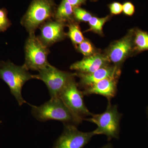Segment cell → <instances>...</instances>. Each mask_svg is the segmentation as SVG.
<instances>
[{"mask_svg":"<svg viewBox=\"0 0 148 148\" xmlns=\"http://www.w3.org/2000/svg\"><path fill=\"white\" fill-rule=\"evenodd\" d=\"M56 8L54 0H32L21 24L29 34L35 33L42 24L54 18Z\"/></svg>","mask_w":148,"mask_h":148,"instance_id":"obj_3","label":"cell"},{"mask_svg":"<svg viewBox=\"0 0 148 148\" xmlns=\"http://www.w3.org/2000/svg\"><path fill=\"white\" fill-rule=\"evenodd\" d=\"M109 18V16L103 18H98L95 16H92L88 21L90 29L88 31H93L99 34L102 33L103 26Z\"/></svg>","mask_w":148,"mask_h":148,"instance_id":"obj_17","label":"cell"},{"mask_svg":"<svg viewBox=\"0 0 148 148\" xmlns=\"http://www.w3.org/2000/svg\"><path fill=\"white\" fill-rule=\"evenodd\" d=\"M84 95L74 78L61 91L59 97L73 113L84 119L85 116L92 115L85 105Z\"/></svg>","mask_w":148,"mask_h":148,"instance_id":"obj_7","label":"cell"},{"mask_svg":"<svg viewBox=\"0 0 148 148\" xmlns=\"http://www.w3.org/2000/svg\"><path fill=\"white\" fill-rule=\"evenodd\" d=\"M74 16L77 20L83 22H88L92 18V14L85 10L79 7L74 8Z\"/></svg>","mask_w":148,"mask_h":148,"instance_id":"obj_18","label":"cell"},{"mask_svg":"<svg viewBox=\"0 0 148 148\" xmlns=\"http://www.w3.org/2000/svg\"><path fill=\"white\" fill-rule=\"evenodd\" d=\"M147 116H148V106L147 108Z\"/></svg>","mask_w":148,"mask_h":148,"instance_id":"obj_25","label":"cell"},{"mask_svg":"<svg viewBox=\"0 0 148 148\" xmlns=\"http://www.w3.org/2000/svg\"><path fill=\"white\" fill-rule=\"evenodd\" d=\"M135 6L131 2H125L123 4V12L125 15L132 16L135 12Z\"/></svg>","mask_w":148,"mask_h":148,"instance_id":"obj_21","label":"cell"},{"mask_svg":"<svg viewBox=\"0 0 148 148\" xmlns=\"http://www.w3.org/2000/svg\"><path fill=\"white\" fill-rule=\"evenodd\" d=\"M108 61V57H104L101 54H94L86 57L81 61L74 63L71 66L70 69L79 73H91L107 66Z\"/></svg>","mask_w":148,"mask_h":148,"instance_id":"obj_12","label":"cell"},{"mask_svg":"<svg viewBox=\"0 0 148 148\" xmlns=\"http://www.w3.org/2000/svg\"><path fill=\"white\" fill-rule=\"evenodd\" d=\"M32 115L40 122L53 120L61 121L64 125L77 126L84 120L73 113L60 97L51 98L41 106H32Z\"/></svg>","mask_w":148,"mask_h":148,"instance_id":"obj_1","label":"cell"},{"mask_svg":"<svg viewBox=\"0 0 148 148\" xmlns=\"http://www.w3.org/2000/svg\"><path fill=\"white\" fill-rule=\"evenodd\" d=\"M64 23L56 20L47 21L40 27V34L39 38L48 47L64 39L66 35L64 32Z\"/></svg>","mask_w":148,"mask_h":148,"instance_id":"obj_9","label":"cell"},{"mask_svg":"<svg viewBox=\"0 0 148 148\" xmlns=\"http://www.w3.org/2000/svg\"><path fill=\"white\" fill-rule=\"evenodd\" d=\"M73 8L79 7L82 5L84 4L86 0H67Z\"/></svg>","mask_w":148,"mask_h":148,"instance_id":"obj_23","label":"cell"},{"mask_svg":"<svg viewBox=\"0 0 148 148\" xmlns=\"http://www.w3.org/2000/svg\"><path fill=\"white\" fill-rule=\"evenodd\" d=\"M25 61L24 66L27 70L38 71L50 65L47 60L48 47L41 41L35 33L29 34L25 43Z\"/></svg>","mask_w":148,"mask_h":148,"instance_id":"obj_5","label":"cell"},{"mask_svg":"<svg viewBox=\"0 0 148 148\" xmlns=\"http://www.w3.org/2000/svg\"><path fill=\"white\" fill-rule=\"evenodd\" d=\"M133 45V32L111 47L108 58L115 64L121 63L132 51Z\"/></svg>","mask_w":148,"mask_h":148,"instance_id":"obj_11","label":"cell"},{"mask_svg":"<svg viewBox=\"0 0 148 148\" xmlns=\"http://www.w3.org/2000/svg\"><path fill=\"white\" fill-rule=\"evenodd\" d=\"M90 1H96L97 0H90Z\"/></svg>","mask_w":148,"mask_h":148,"instance_id":"obj_26","label":"cell"},{"mask_svg":"<svg viewBox=\"0 0 148 148\" xmlns=\"http://www.w3.org/2000/svg\"><path fill=\"white\" fill-rule=\"evenodd\" d=\"M73 8L67 0H62L56 8L54 17L55 20L64 23L71 21L74 17Z\"/></svg>","mask_w":148,"mask_h":148,"instance_id":"obj_14","label":"cell"},{"mask_svg":"<svg viewBox=\"0 0 148 148\" xmlns=\"http://www.w3.org/2000/svg\"><path fill=\"white\" fill-rule=\"evenodd\" d=\"M133 45L136 52L148 50V32L139 29L133 32Z\"/></svg>","mask_w":148,"mask_h":148,"instance_id":"obj_15","label":"cell"},{"mask_svg":"<svg viewBox=\"0 0 148 148\" xmlns=\"http://www.w3.org/2000/svg\"><path fill=\"white\" fill-rule=\"evenodd\" d=\"M78 45V50L85 57L90 56L93 54L94 49L88 41L84 40Z\"/></svg>","mask_w":148,"mask_h":148,"instance_id":"obj_20","label":"cell"},{"mask_svg":"<svg viewBox=\"0 0 148 148\" xmlns=\"http://www.w3.org/2000/svg\"><path fill=\"white\" fill-rule=\"evenodd\" d=\"M122 114L119 112L116 105H112L108 101L106 110L101 114H93L91 117L84 120L97 125V127L93 130L95 135H106L108 140L119 138L120 122Z\"/></svg>","mask_w":148,"mask_h":148,"instance_id":"obj_4","label":"cell"},{"mask_svg":"<svg viewBox=\"0 0 148 148\" xmlns=\"http://www.w3.org/2000/svg\"><path fill=\"white\" fill-rule=\"evenodd\" d=\"M8 17V11L5 8H0V32L7 30L11 25Z\"/></svg>","mask_w":148,"mask_h":148,"instance_id":"obj_19","label":"cell"},{"mask_svg":"<svg viewBox=\"0 0 148 148\" xmlns=\"http://www.w3.org/2000/svg\"><path fill=\"white\" fill-rule=\"evenodd\" d=\"M69 27L68 36L74 45H79L84 40V37L77 24L71 23L69 25Z\"/></svg>","mask_w":148,"mask_h":148,"instance_id":"obj_16","label":"cell"},{"mask_svg":"<svg viewBox=\"0 0 148 148\" xmlns=\"http://www.w3.org/2000/svg\"><path fill=\"white\" fill-rule=\"evenodd\" d=\"M77 74L58 70L50 64L34 75V78L40 80L45 83L51 98L59 97L64 88Z\"/></svg>","mask_w":148,"mask_h":148,"instance_id":"obj_6","label":"cell"},{"mask_svg":"<svg viewBox=\"0 0 148 148\" xmlns=\"http://www.w3.org/2000/svg\"><path fill=\"white\" fill-rule=\"evenodd\" d=\"M101 148H114L113 147L112 145V144H110V143H109V144H107V145H106L104 146H103V147H101Z\"/></svg>","mask_w":148,"mask_h":148,"instance_id":"obj_24","label":"cell"},{"mask_svg":"<svg viewBox=\"0 0 148 148\" xmlns=\"http://www.w3.org/2000/svg\"><path fill=\"white\" fill-rule=\"evenodd\" d=\"M109 8L111 13L114 15L119 14L123 12V5L117 2L111 3Z\"/></svg>","mask_w":148,"mask_h":148,"instance_id":"obj_22","label":"cell"},{"mask_svg":"<svg viewBox=\"0 0 148 148\" xmlns=\"http://www.w3.org/2000/svg\"><path fill=\"white\" fill-rule=\"evenodd\" d=\"M0 78L8 85L19 106L27 103L22 96V87L27 81L34 78V75L30 73L24 65L18 66L10 61H1Z\"/></svg>","mask_w":148,"mask_h":148,"instance_id":"obj_2","label":"cell"},{"mask_svg":"<svg viewBox=\"0 0 148 148\" xmlns=\"http://www.w3.org/2000/svg\"><path fill=\"white\" fill-rule=\"evenodd\" d=\"M118 73L116 66H106L91 73H78L76 76L79 77L80 86L85 88L107 78L117 76Z\"/></svg>","mask_w":148,"mask_h":148,"instance_id":"obj_13","label":"cell"},{"mask_svg":"<svg viewBox=\"0 0 148 148\" xmlns=\"http://www.w3.org/2000/svg\"><path fill=\"white\" fill-rule=\"evenodd\" d=\"M116 77L114 76L107 78L86 88L82 91L83 95L98 94L106 97L108 101H110L116 93Z\"/></svg>","mask_w":148,"mask_h":148,"instance_id":"obj_10","label":"cell"},{"mask_svg":"<svg viewBox=\"0 0 148 148\" xmlns=\"http://www.w3.org/2000/svg\"><path fill=\"white\" fill-rule=\"evenodd\" d=\"M95 133L83 132L72 124L64 125V130L53 144L52 148H83Z\"/></svg>","mask_w":148,"mask_h":148,"instance_id":"obj_8","label":"cell"}]
</instances>
